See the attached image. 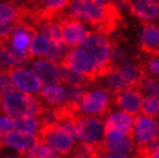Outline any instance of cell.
Returning a JSON list of instances; mask_svg holds the SVG:
<instances>
[{"instance_id":"8","label":"cell","mask_w":159,"mask_h":158,"mask_svg":"<svg viewBox=\"0 0 159 158\" xmlns=\"http://www.w3.org/2000/svg\"><path fill=\"white\" fill-rule=\"evenodd\" d=\"M133 139L137 145H148L159 139V124L154 118L137 115L133 124Z\"/></svg>"},{"instance_id":"26","label":"cell","mask_w":159,"mask_h":158,"mask_svg":"<svg viewBox=\"0 0 159 158\" xmlns=\"http://www.w3.org/2000/svg\"><path fill=\"white\" fill-rule=\"evenodd\" d=\"M105 78H106V87H107V90L113 93L114 96H115V95H118V93L123 92V91H125V90H128V88H127V86H125V83H124V81L122 79L120 74L118 73L116 67H115L114 72H111Z\"/></svg>"},{"instance_id":"31","label":"cell","mask_w":159,"mask_h":158,"mask_svg":"<svg viewBox=\"0 0 159 158\" xmlns=\"http://www.w3.org/2000/svg\"><path fill=\"white\" fill-rule=\"evenodd\" d=\"M14 130V119L9 115H0V133L8 135Z\"/></svg>"},{"instance_id":"29","label":"cell","mask_w":159,"mask_h":158,"mask_svg":"<svg viewBox=\"0 0 159 158\" xmlns=\"http://www.w3.org/2000/svg\"><path fill=\"white\" fill-rule=\"evenodd\" d=\"M66 47H67L66 44L52 45L51 49H49V52L45 54V56H47L45 60L51 61L52 64H54V65L61 66L63 58H65V56H66Z\"/></svg>"},{"instance_id":"16","label":"cell","mask_w":159,"mask_h":158,"mask_svg":"<svg viewBox=\"0 0 159 158\" xmlns=\"http://www.w3.org/2000/svg\"><path fill=\"white\" fill-rule=\"evenodd\" d=\"M33 72L40 78V81L45 86H58L62 83L60 67L52 64L48 60H36L33 64Z\"/></svg>"},{"instance_id":"19","label":"cell","mask_w":159,"mask_h":158,"mask_svg":"<svg viewBox=\"0 0 159 158\" xmlns=\"http://www.w3.org/2000/svg\"><path fill=\"white\" fill-rule=\"evenodd\" d=\"M40 97L51 105H61L65 102L66 91L61 86H45L40 91Z\"/></svg>"},{"instance_id":"20","label":"cell","mask_w":159,"mask_h":158,"mask_svg":"<svg viewBox=\"0 0 159 158\" xmlns=\"http://www.w3.org/2000/svg\"><path fill=\"white\" fill-rule=\"evenodd\" d=\"M40 122L35 117H22L14 121V130L16 132H20L22 135H31L34 136L38 133Z\"/></svg>"},{"instance_id":"9","label":"cell","mask_w":159,"mask_h":158,"mask_svg":"<svg viewBox=\"0 0 159 158\" xmlns=\"http://www.w3.org/2000/svg\"><path fill=\"white\" fill-rule=\"evenodd\" d=\"M16 88L23 93H36L42 91L43 82L33 70L27 69H12L7 73Z\"/></svg>"},{"instance_id":"36","label":"cell","mask_w":159,"mask_h":158,"mask_svg":"<svg viewBox=\"0 0 159 158\" xmlns=\"http://www.w3.org/2000/svg\"><path fill=\"white\" fill-rule=\"evenodd\" d=\"M154 158H159V151L155 153V156H154Z\"/></svg>"},{"instance_id":"30","label":"cell","mask_w":159,"mask_h":158,"mask_svg":"<svg viewBox=\"0 0 159 158\" xmlns=\"http://www.w3.org/2000/svg\"><path fill=\"white\" fill-rule=\"evenodd\" d=\"M140 90L145 91L149 96H155L159 95V81L158 79H154V78H149L146 77L144 79V82H142Z\"/></svg>"},{"instance_id":"32","label":"cell","mask_w":159,"mask_h":158,"mask_svg":"<svg viewBox=\"0 0 159 158\" xmlns=\"http://www.w3.org/2000/svg\"><path fill=\"white\" fill-rule=\"evenodd\" d=\"M145 70L148 73H152L153 75H159V60L150 58L145 64Z\"/></svg>"},{"instance_id":"21","label":"cell","mask_w":159,"mask_h":158,"mask_svg":"<svg viewBox=\"0 0 159 158\" xmlns=\"http://www.w3.org/2000/svg\"><path fill=\"white\" fill-rule=\"evenodd\" d=\"M40 23H42L43 35L52 43V45L65 44V43H63V38H62V33H61L60 25H58L57 22H53V21H42Z\"/></svg>"},{"instance_id":"33","label":"cell","mask_w":159,"mask_h":158,"mask_svg":"<svg viewBox=\"0 0 159 158\" xmlns=\"http://www.w3.org/2000/svg\"><path fill=\"white\" fill-rule=\"evenodd\" d=\"M101 158H136V157H131L128 154H122V153H105Z\"/></svg>"},{"instance_id":"11","label":"cell","mask_w":159,"mask_h":158,"mask_svg":"<svg viewBox=\"0 0 159 158\" xmlns=\"http://www.w3.org/2000/svg\"><path fill=\"white\" fill-rule=\"evenodd\" d=\"M116 70L120 74L128 90H140L142 82L146 78L145 65L140 64V62L123 61L120 62V65L116 66Z\"/></svg>"},{"instance_id":"12","label":"cell","mask_w":159,"mask_h":158,"mask_svg":"<svg viewBox=\"0 0 159 158\" xmlns=\"http://www.w3.org/2000/svg\"><path fill=\"white\" fill-rule=\"evenodd\" d=\"M122 4L142 21H152L159 17V2L157 0H122Z\"/></svg>"},{"instance_id":"37","label":"cell","mask_w":159,"mask_h":158,"mask_svg":"<svg viewBox=\"0 0 159 158\" xmlns=\"http://www.w3.org/2000/svg\"><path fill=\"white\" fill-rule=\"evenodd\" d=\"M12 2H23V0H12Z\"/></svg>"},{"instance_id":"27","label":"cell","mask_w":159,"mask_h":158,"mask_svg":"<svg viewBox=\"0 0 159 158\" xmlns=\"http://www.w3.org/2000/svg\"><path fill=\"white\" fill-rule=\"evenodd\" d=\"M141 112L145 117H157L159 115V99L155 96H148L142 100Z\"/></svg>"},{"instance_id":"38","label":"cell","mask_w":159,"mask_h":158,"mask_svg":"<svg viewBox=\"0 0 159 158\" xmlns=\"http://www.w3.org/2000/svg\"><path fill=\"white\" fill-rule=\"evenodd\" d=\"M2 77H3V74H0V83H2Z\"/></svg>"},{"instance_id":"25","label":"cell","mask_w":159,"mask_h":158,"mask_svg":"<svg viewBox=\"0 0 159 158\" xmlns=\"http://www.w3.org/2000/svg\"><path fill=\"white\" fill-rule=\"evenodd\" d=\"M25 158H60L58 153L45 144L38 143L33 149L23 154Z\"/></svg>"},{"instance_id":"13","label":"cell","mask_w":159,"mask_h":158,"mask_svg":"<svg viewBox=\"0 0 159 158\" xmlns=\"http://www.w3.org/2000/svg\"><path fill=\"white\" fill-rule=\"evenodd\" d=\"M133 136L125 135V133L119 132H107L105 133V139L102 141L105 152L111 153H122L127 154L131 153L134 149V141Z\"/></svg>"},{"instance_id":"7","label":"cell","mask_w":159,"mask_h":158,"mask_svg":"<svg viewBox=\"0 0 159 158\" xmlns=\"http://www.w3.org/2000/svg\"><path fill=\"white\" fill-rule=\"evenodd\" d=\"M62 67L69 69L71 72L78 73V74H82L84 75L88 82H93L94 81V67L91 58L87 56V54L79 48V49H71L70 52L66 53L65 58H63Z\"/></svg>"},{"instance_id":"34","label":"cell","mask_w":159,"mask_h":158,"mask_svg":"<svg viewBox=\"0 0 159 158\" xmlns=\"http://www.w3.org/2000/svg\"><path fill=\"white\" fill-rule=\"evenodd\" d=\"M94 3H100V4H105V3H109V0H92Z\"/></svg>"},{"instance_id":"3","label":"cell","mask_w":159,"mask_h":158,"mask_svg":"<svg viewBox=\"0 0 159 158\" xmlns=\"http://www.w3.org/2000/svg\"><path fill=\"white\" fill-rule=\"evenodd\" d=\"M0 108L12 118L35 117L45 109L40 101L29 93L13 91L0 97Z\"/></svg>"},{"instance_id":"5","label":"cell","mask_w":159,"mask_h":158,"mask_svg":"<svg viewBox=\"0 0 159 158\" xmlns=\"http://www.w3.org/2000/svg\"><path fill=\"white\" fill-rule=\"evenodd\" d=\"M76 137L87 144H101L105 137V123L97 117L75 118Z\"/></svg>"},{"instance_id":"4","label":"cell","mask_w":159,"mask_h":158,"mask_svg":"<svg viewBox=\"0 0 159 158\" xmlns=\"http://www.w3.org/2000/svg\"><path fill=\"white\" fill-rule=\"evenodd\" d=\"M38 143H42L51 146L53 151L61 154H67L73 149L74 140L70 139L63 132L57 123L53 124H42L36 133Z\"/></svg>"},{"instance_id":"35","label":"cell","mask_w":159,"mask_h":158,"mask_svg":"<svg viewBox=\"0 0 159 158\" xmlns=\"http://www.w3.org/2000/svg\"><path fill=\"white\" fill-rule=\"evenodd\" d=\"M75 158H88V157H84V156H80V154H78Z\"/></svg>"},{"instance_id":"6","label":"cell","mask_w":159,"mask_h":158,"mask_svg":"<svg viewBox=\"0 0 159 158\" xmlns=\"http://www.w3.org/2000/svg\"><path fill=\"white\" fill-rule=\"evenodd\" d=\"M57 23L60 25V29H61L63 43L69 47L82 45V43L89 35L87 29L83 26V23L79 20H76L75 17H73L71 14L61 17Z\"/></svg>"},{"instance_id":"10","label":"cell","mask_w":159,"mask_h":158,"mask_svg":"<svg viewBox=\"0 0 159 158\" xmlns=\"http://www.w3.org/2000/svg\"><path fill=\"white\" fill-rule=\"evenodd\" d=\"M109 96L105 91L96 90L85 92L80 104H79V110L84 114L105 115L109 112Z\"/></svg>"},{"instance_id":"39","label":"cell","mask_w":159,"mask_h":158,"mask_svg":"<svg viewBox=\"0 0 159 158\" xmlns=\"http://www.w3.org/2000/svg\"><path fill=\"white\" fill-rule=\"evenodd\" d=\"M7 158H16V157H7Z\"/></svg>"},{"instance_id":"23","label":"cell","mask_w":159,"mask_h":158,"mask_svg":"<svg viewBox=\"0 0 159 158\" xmlns=\"http://www.w3.org/2000/svg\"><path fill=\"white\" fill-rule=\"evenodd\" d=\"M7 53H8V57L11 60V64H12L13 69H22L23 66H26L29 64L31 57H33L29 52H20L17 49H14L12 44L7 45Z\"/></svg>"},{"instance_id":"14","label":"cell","mask_w":159,"mask_h":158,"mask_svg":"<svg viewBox=\"0 0 159 158\" xmlns=\"http://www.w3.org/2000/svg\"><path fill=\"white\" fill-rule=\"evenodd\" d=\"M133 124H134L133 115L124 112H116L107 117L105 122V133L119 132L133 136Z\"/></svg>"},{"instance_id":"24","label":"cell","mask_w":159,"mask_h":158,"mask_svg":"<svg viewBox=\"0 0 159 158\" xmlns=\"http://www.w3.org/2000/svg\"><path fill=\"white\" fill-rule=\"evenodd\" d=\"M60 74H61V81L62 83H66L67 86H74V87H84L88 83V79L84 75L78 74L71 72L69 69H65L60 66Z\"/></svg>"},{"instance_id":"15","label":"cell","mask_w":159,"mask_h":158,"mask_svg":"<svg viewBox=\"0 0 159 158\" xmlns=\"http://www.w3.org/2000/svg\"><path fill=\"white\" fill-rule=\"evenodd\" d=\"M142 93L140 90H125L114 96L115 105L119 106L124 113L131 115L137 114L141 110L142 104Z\"/></svg>"},{"instance_id":"1","label":"cell","mask_w":159,"mask_h":158,"mask_svg":"<svg viewBox=\"0 0 159 158\" xmlns=\"http://www.w3.org/2000/svg\"><path fill=\"white\" fill-rule=\"evenodd\" d=\"M70 14L80 22L89 23L101 35L114 31L122 20L115 4H100L92 0H74L70 4Z\"/></svg>"},{"instance_id":"22","label":"cell","mask_w":159,"mask_h":158,"mask_svg":"<svg viewBox=\"0 0 159 158\" xmlns=\"http://www.w3.org/2000/svg\"><path fill=\"white\" fill-rule=\"evenodd\" d=\"M51 47H52V43L43 34L42 35L35 34L30 42L27 52L31 56H43V54H47L49 52Z\"/></svg>"},{"instance_id":"18","label":"cell","mask_w":159,"mask_h":158,"mask_svg":"<svg viewBox=\"0 0 159 158\" xmlns=\"http://www.w3.org/2000/svg\"><path fill=\"white\" fill-rule=\"evenodd\" d=\"M4 143L8 146H12L14 149H17L21 154H25L38 144V139H36V136L22 135V133H20V132L12 131L11 133L5 135Z\"/></svg>"},{"instance_id":"17","label":"cell","mask_w":159,"mask_h":158,"mask_svg":"<svg viewBox=\"0 0 159 158\" xmlns=\"http://www.w3.org/2000/svg\"><path fill=\"white\" fill-rule=\"evenodd\" d=\"M140 48L152 56L159 57V26L145 25L140 34Z\"/></svg>"},{"instance_id":"28","label":"cell","mask_w":159,"mask_h":158,"mask_svg":"<svg viewBox=\"0 0 159 158\" xmlns=\"http://www.w3.org/2000/svg\"><path fill=\"white\" fill-rule=\"evenodd\" d=\"M66 91V99L65 102L67 104H73V105H78L80 104V101L83 99V96L85 95V90L84 87H74V86H67L65 87Z\"/></svg>"},{"instance_id":"2","label":"cell","mask_w":159,"mask_h":158,"mask_svg":"<svg viewBox=\"0 0 159 158\" xmlns=\"http://www.w3.org/2000/svg\"><path fill=\"white\" fill-rule=\"evenodd\" d=\"M80 49L91 58L94 67V81L114 72L116 65L111 61V44L101 34H89L82 43Z\"/></svg>"}]
</instances>
